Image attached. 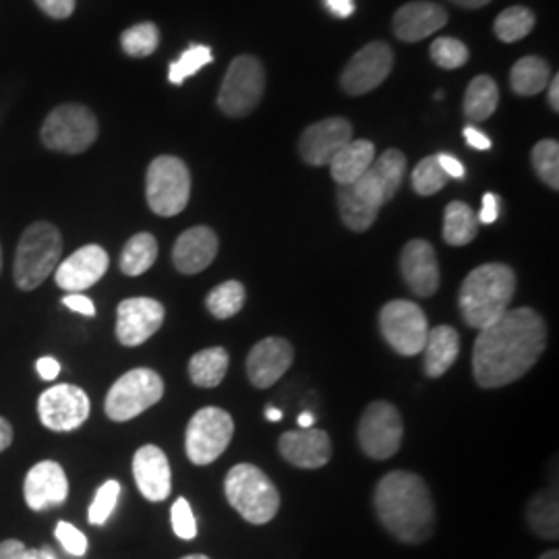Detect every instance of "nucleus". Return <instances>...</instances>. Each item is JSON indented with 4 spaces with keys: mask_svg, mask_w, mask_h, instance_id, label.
<instances>
[{
    "mask_svg": "<svg viewBox=\"0 0 559 559\" xmlns=\"http://www.w3.org/2000/svg\"><path fill=\"white\" fill-rule=\"evenodd\" d=\"M27 547L17 539L4 540L0 543V559H25Z\"/></svg>",
    "mask_w": 559,
    "mask_h": 559,
    "instance_id": "8fccbe9b",
    "label": "nucleus"
},
{
    "mask_svg": "<svg viewBox=\"0 0 559 559\" xmlns=\"http://www.w3.org/2000/svg\"><path fill=\"white\" fill-rule=\"evenodd\" d=\"M376 160V145L371 141L355 140L346 143L338 154L328 164L332 179L340 187L353 185L369 170V166Z\"/></svg>",
    "mask_w": 559,
    "mask_h": 559,
    "instance_id": "bb28decb",
    "label": "nucleus"
},
{
    "mask_svg": "<svg viewBox=\"0 0 559 559\" xmlns=\"http://www.w3.org/2000/svg\"><path fill=\"white\" fill-rule=\"evenodd\" d=\"M62 302H64V307H69L71 311L81 313V316H85V318H94V316H96L94 300L83 297L81 293H71V295H67V297L62 299Z\"/></svg>",
    "mask_w": 559,
    "mask_h": 559,
    "instance_id": "49530a36",
    "label": "nucleus"
},
{
    "mask_svg": "<svg viewBox=\"0 0 559 559\" xmlns=\"http://www.w3.org/2000/svg\"><path fill=\"white\" fill-rule=\"evenodd\" d=\"M235 436V420L218 406H205L198 411L185 433L187 456L195 466H207L221 459Z\"/></svg>",
    "mask_w": 559,
    "mask_h": 559,
    "instance_id": "1a4fd4ad",
    "label": "nucleus"
},
{
    "mask_svg": "<svg viewBox=\"0 0 559 559\" xmlns=\"http://www.w3.org/2000/svg\"><path fill=\"white\" fill-rule=\"evenodd\" d=\"M549 104H551V108L558 112L559 110V78L556 75L554 80H549Z\"/></svg>",
    "mask_w": 559,
    "mask_h": 559,
    "instance_id": "4d7b16f0",
    "label": "nucleus"
},
{
    "mask_svg": "<svg viewBox=\"0 0 559 559\" xmlns=\"http://www.w3.org/2000/svg\"><path fill=\"white\" fill-rule=\"evenodd\" d=\"M164 396V381L152 369L138 367L127 371L122 378L112 383L104 411L106 417L117 423L135 419L147 408L160 402Z\"/></svg>",
    "mask_w": 559,
    "mask_h": 559,
    "instance_id": "6e6552de",
    "label": "nucleus"
},
{
    "mask_svg": "<svg viewBox=\"0 0 559 559\" xmlns=\"http://www.w3.org/2000/svg\"><path fill=\"white\" fill-rule=\"evenodd\" d=\"M0 270H2V253H0Z\"/></svg>",
    "mask_w": 559,
    "mask_h": 559,
    "instance_id": "0e129e2a",
    "label": "nucleus"
},
{
    "mask_svg": "<svg viewBox=\"0 0 559 559\" xmlns=\"http://www.w3.org/2000/svg\"><path fill=\"white\" fill-rule=\"evenodd\" d=\"M353 141V124L342 117L307 127L299 140L300 158L311 166H328L340 150Z\"/></svg>",
    "mask_w": 559,
    "mask_h": 559,
    "instance_id": "a211bd4d",
    "label": "nucleus"
},
{
    "mask_svg": "<svg viewBox=\"0 0 559 559\" xmlns=\"http://www.w3.org/2000/svg\"><path fill=\"white\" fill-rule=\"evenodd\" d=\"M247 299L245 286L239 280H228L218 284L205 299L207 311L216 318V320H230L239 313Z\"/></svg>",
    "mask_w": 559,
    "mask_h": 559,
    "instance_id": "f704fd0d",
    "label": "nucleus"
},
{
    "mask_svg": "<svg viewBox=\"0 0 559 559\" xmlns=\"http://www.w3.org/2000/svg\"><path fill=\"white\" fill-rule=\"evenodd\" d=\"M471 57L468 48L456 38H438L431 44V59L441 69H460Z\"/></svg>",
    "mask_w": 559,
    "mask_h": 559,
    "instance_id": "79ce46f5",
    "label": "nucleus"
},
{
    "mask_svg": "<svg viewBox=\"0 0 559 559\" xmlns=\"http://www.w3.org/2000/svg\"><path fill=\"white\" fill-rule=\"evenodd\" d=\"M394 67V52L383 41H371L348 60L340 75V85L348 96H362L380 87Z\"/></svg>",
    "mask_w": 559,
    "mask_h": 559,
    "instance_id": "ddd939ff",
    "label": "nucleus"
},
{
    "mask_svg": "<svg viewBox=\"0 0 559 559\" xmlns=\"http://www.w3.org/2000/svg\"><path fill=\"white\" fill-rule=\"evenodd\" d=\"M551 80L549 64L539 57L520 59L510 73V85L519 96H537Z\"/></svg>",
    "mask_w": 559,
    "mask_h": 559,
    "instance_id": "473e14b6",
    "label": "nucleus"
},
{
    "mask_svg": "<svg viewBox=\"0 0 559 559\" xmlns=\"http://www.w3.org/2000/svg\"><path fill=\"white\" fill-rule=\"evenodd\" d=\"M498 104H500V90L496 81L487 75H479L471 81L464 94V115L468 119L475 122L489 119L498 110Z\"/></svg>",
    "mask_w": 559,
    "mask_h": 559,
    "instance_id": "7c9ffc66",
    "label": "nucleus"
},
{
    "mask_svg": "<svg viewBox=\"0 0 559 559\" xmlns=\"http://www.w3.org/2000/svg\"><path fill=\"white\" fill-rule=\"evenodd\" d=\"M406 173V158L400 150H388L380 158H376L369 170L350 187L362 200L369 201L381 210L385 203L396 198L400 185Z\"/></svg>",
    "mask_w": 559,
    "mask_h": 559,
    "instance_id": "2eb2a0df",
    "label": "nucleus"
},
{
    "mask_svg": "<svg viewBox=\"0 0 559 559\" xmlns=\"http://www.w3.org/2000/svg\"><path fill=\"white\" fill-rule=\"evenodd\" d=\"M533 166L537 170L540 180L551 187L554 191L559 189V143L556 140H543L533 147Z\"/></svg>",
    "mask_w": 559,
    "mask_h": 559,
    "instance_id": "4c0bfd02",
    "label": "nucleus"
},
{
    "mask_svg": "<svg viewBox=\"0 0 559 559\" xmlns=\"http://www.w3.org/2000/svg\"><path fill=\"white\" fill-rule=\"evenodd\" d=\"M25 559H57L50 547H41V549H27Z\"/></svg>",
    "mask_w": 559,
    "mask_h": 559,
    "instance_id": "6e6d98bb",
    "label": "nucleus"
},
{
    "mask_svg": "<svg viewBox=\"0 0 559 559\" xmlns=\"http://www.w3.org/2000/svg\"><path fill=\"white\" fill-rule=\"evenodd\" d=\"M170 519H173V528H175V535L179 539L191 540L198 537V522L193 516V510L189 506V501L185 498H179L175 501L173 510H170Z\"/></svg>",
    "mask_w": 559,
    "mask_h": 559,
    "instance_id": "37998d69",
    "label": "nucleus"
},
{
    "mask_svg": "<svg viewBox=\"0 0 559 559\" xmlns=\"http://www.w3.org/2000/svg\"><path fill=\"white\" fill-rule=\"evenodd\" d=\"M460 353L459 332L450 325H438L429 330L427 342L423 348L425 355V373L429 378H441L456 362Z\"/></svg>",
    "mask_w": 559,
    "mask_h": 559,
    "instance_id": "a878e982",
    "label": "nucleus"
},
{
    "mask_svg": "<svg viewBox=\"0 0 559 559\" xmlns=\"http://www.w3.org/2000/svg\"><path fill=\"white\" fill-rule=\"evenodd\" d=\"M526 522L531 531L545 540L559 537V501L556 489H543L535 493L526 508Z\"/></svg>",
    "mask_w": 559,
    "mask_h": 559,
    "instance_id": "cd10ccee",
    "label": "nucleus"
},
{
    "mask_svg": "<svg viewBox=\"0 0 559 559\" xmlns=\"http://www.w3.org/2000/svg\"><path fill=\"white\" fill-rule=\"evenodd\" d=\"M230 357L226 348L212 346L195 353L189 360V378L200 388H216L226 378Z\"/></svg>",
    "mask_w": 559,
    "mask_h": 559,
    "instance_id": "c756f323",
    "label": "nucleus"
},
{
    "mask_svg": "<svg viewBox=\"0 0 559 559\" xmlns=\"http://www.w3.org/2000/svg\"><path fill=\"white\" fill-rule=\"evenodd\" d=\"M55 535H57V539H59L64 551H69V554L75 556V558H83V556H85V551H87V539H85V535L81 533L80 528H75L71 522L60 520L59 524H57Z\"/></svg>",
    "mask_w": 559,
    "mask_h": 559,
    "instance_id": "c03bdc74",
    "label": "nucleus"
},
{
    "mask_svg": "<svg viewBox=\"0 0 559 559\" xmlns=\"http://www.w3.org/2000/svg\"><path fill=\"white\" fill-rule=\"evenodd\" d=\"M535 21H537L535 20V13L531 9H526V7H510L496 20L493 32H496V36L501 41L512 44V41L526 38L533 32Z\"/></svg>",
    "mask_w": 559,
    "mask_h": 559,
    "instance_id": "c9c22d12",
    "label": "nucleus"
},
{
    "mask_svg": "<svg viewBox=\"0 0 559 559\" xmlns=\"http://www.w3.org/2000/svg\"><path fill=\"white\" fill-rule=\"evenodd\" d=\"M108 263H110L108 253L102 249L100 245H85L57 265V272H55L57 286L67 290L69 295L83 293L92 288L98 280L104 278Z\"/></svg>",
    "mask_w": 559,
    "mask_h": 559,
    "instance_id": "6ab92c4d",
    "label": "nucleus"
},
{
    "mask_svg": "<svg viewBox=\"0 0 559 559\" xmlns=\"http://www.w3.org/2000/svg\"><path fill=\"white\" fill-rule=\"evenodd\" d=\"M224 493L228 503L251 524H267L278 514V489L253 464L233 466L224 480Z\"/></svg>",
    "mask_w": 559,
    "mask_h": 559,
    "instance_id": "20e7f679",
    "label": "nucleus"
},
{
    "mask_svg": "<svg viewBox=\"0 0 559 559\" xmlns=\"http://www.w3.org/2000/svg\"><path fill=\"white\" fill-rule=\"evenodd\" d=\"M539 559H559L558 549H551V551H547V554H543Z\"/></svg>",
    "mask_w": 559,
    "mask_h": 559,
    "instance_id": "680f3d73",
    "label": "nucleus"
},
{
    "mask_svg": "<svg viewBox=\"0 0 559 559\" xmlns=\"http://www.w3.org/2000/svg\"><path fill=\"white\" fill-rule=\"evenodd\" d=\"M98 140V120L81 104H62L41 124V141L60 154H81Z\"/></svg>",
    "mask_w": 559,
    "mask_h": 559,
    "instance_id": "0eeeda50",
    "label": "nucleus"
},
{
    "mask_svg": "<svg viewBox=\"0 0 559 559\" xmlns=\"http://www.w3.org/2000/svg\"><path fill=\"white\" fill-rule=\"evenodd\" d=\"M438 158V164L441 166V170L445 173V177L450 179H462L464 177V166H462V162L459 158H454V156H450V154H440V156H436Z\"/></svg>",
    "mask_w": 559,
    "mask_h": 559,
    "instance_id": "09e8293b",
    "label": "nucleus"
},
{
    "mask_svg": "<svg viewBox=\"0 0 559 559\" xmlns=\"http://www.w3.org/2000/svg\"><path fill=\"white\" fill-rule=\"evenodd\" d=\"M36 369H38L41 380L52 381L59 378V360L52 359V357H41V359L36 362Z\"/></svg>",
    "mask_w": 559,
    "mask_h": 559,
    "instance_id": "3c124183",
    "label": "nucleus"
},
{
    "mask_svg": "<svg viewBox=\"0 0 559 559\" xmlns=\"http://www.w3.org/2000/svg\"><path fill=\"white\" fill-rule=\"evenodd\" d=\"M62 253L59 228L48 222H36L21 235L13 278L21 290H36L57 265Z\"/></svg>",
    "mask_w": 559,
    "mask_h": 559,
    "instance_id": "39448f33",
    "label": "nucleus"
},
{
    "mask_svg": "<svg viewBox=\"0 0 559 559\" xmlns=\"http://www.w3.org/2000/svg\"><path fill=\"white\" fill-rule=\"evenodd\" d=\"M90 399L87 394L71 383H59L46 390L38 400V415L41 425L50 431L69 433L80 429L90 417Z\"/></svg>",
    "mask_w": 559,
    "mask_h": 559,
    "instance_id": "4468645a",
    "label": "nucleus"
},
{
    "mask_svg": "<svg viewBox=\"0 0 559 559\" xmlns=\"http://www.w3.org/2000/svg\"><path fill=\"white\" fill-rule=\"evenodd\" d=\"M119 496V480H106V483L102 485L100 489H98V493H96V498L92 501V506H90V512H87V520H90V524H94V526H102V524H106L108 519L112 516L115 508H117Z\"/></svg>",
    "mask_w": 559,
    "mask_h": 559,
    "instance_id": "a19ab883",
    "label": "nucleus"
},
{
    "mask_svg": "<svg viewBox=\"0 0 559 559\" xmlns=\"http://www.w3.org/2000/svg\"><path fill=\"white\" fill-rule=\"evenodd\" d=\"M160 44V32L154 23H138L120 36V46L129 57L143 59L156 52Z\"/></svg>",
    "mask_w": 559,
    "mask_h": 559,
    "instance_id": "e433bc0d",
    "label": "nucleus"
},
{
    "mask_svg": "<svg viewBox=\"0 0 559 559\" xmlns=\"http://www.w3.org/2000/svg\"><path fill=\"white\" fill-rule=\"evenodd\" d=\"M218 255V237L207 226H195L180 235L173 249V263L180 274H200Z\"/></svg>",
    "mask_w": 559,
    "mask_h": 559,
    "instance_id": "b1692460",
    "label": "nucleus"
},
{
    "mask_svg": "<svg viewBox=\"0 0 559 559\" xmlns=\"http://www.w3.org/2000/svg\"><path fill=\"white\" fill-rule=\"evenodd\" d=\"M516 295V274L506 263L475 267L460 286V313L471 328L485 330L500 320Z\"/></svg>",
    "mask_w": 559,
    "mask_h": 559,
    "instance_id": "7ed1b4c3",
    "label": "nucleus"
},
{
    "mask_svg": "<svg viewBox=\"0 0 559 559\" xmlns=\"http://www.w3.org/2000/svg\"><path fill=\"white\" fill-rule=\"evenodd\" d=\"M293 360L295 348L288 340L276 336L261 340L247 357V378L255 388L265 390L274 385L290 369Z\"/></svg>",
    "mask_w": 559,
    "mask_h": 559,
    "instance_id": "aec40b11",
    "label": "nucleus"
},
{
    "mask_svg": "<svg viewBox=\"0 0 559 559\" xmlns=\"http://www.w3.org/2000/svg\"><path fill=\"white\" fill-rule=\"evenodd\" d=\"M23 493L34 512H44L64 503L69 496V480L59 462H38L25 477Z\"/></svg>",
    "mask_w": 559,
    "mask_h": 559,
    "instance_id": "412c9836",
    "label": "nucleus"
},
{
    "mask_svg": "<svg viewBox=\"0 0 559 559\" xmlns=\"http://www.w3.org/2000/svg\"><path fill=\"white\" fill-rule=\"evenodd\" d=\"M182 559H210L207 556H201V554H195V556H187V558Z\"/></svg>",
    "mask_w": 559,
    "mask_h": 559,
    "instance_id": "e2e57ef3",
    "label": "nucleus"
},
{
    "mask_svg": "<svg viewBox=\"0 0 559 559\" xmlns=\"http://www.w3.org/2000/svg\"><path fill=\"white\" fill-rule=\"evenodd\" d=\"M477 218H479V224H493L498 221V198L493 193L483 195V207H480Z\"/></svg>",
    "mask_w": 559,
    "mask_h": 559,
    "instance_id": "de8ad7c7",
    "label": "nucleus"
},
{
    "mask_svg": "<svg viewBox=\"0 0 559 559\" xmlns=\"http://www.w3.org/2000/svg\"><path fill=\"white\" fill-rule=\"evenodd\" d=\"M133 477L147 501H164L173 491L170 462L158 445H143L135 452Z\"/></svg>",
    "mask_w": 559,
    "mask_h": 559,
    "instance_id": "5701e85b",
    "label": "nucleus"
},
{
    "mask_svg": "<svg viewBox=\"0 0 559 559\" xmlns=\"http://www.w3.org/2000/svg\"><path fill=\"white\" fill-rule=\"evenodd\" d=\"M402 438L404 423L394 404L378 400L365 408L359 423V443L369 459H392L402 445Z\"/></svg>",
    "mask_w": 559,
    "mask_h": 559,
    "instance_id": "f8f14e48",
    "label": "nucleus"
},
{
    "mask_svg": "<svg viewBox=\"0 0 559 559\" xmlns=\"http://www.w3.org/2000/svg\"><path fill=\"white\" fill-rule=\"evenodd\" d=\"M454 4H459L462 9H480L485 4H489L491 0H452Z\"/></svg>",
    "mask_w": 559,
    "mask_h": 559,
    "instance_id": "13d9d810",
    "label": "nucleus"
},
{
    "mask_svg": "<svg viewBox=\"0 0 559 559\" xmlns=\"http://www.w3.org/2000/svg\"><path fill=\"white\" fill-rule=\"evenodd\" d=\"M265 419L272 420V423H278L280 419H282V411H278V408H265Z\"/></svg>",
    "mask_w": 559,
    "mask_h": 559,
    "instance_id": "052dcab7",
    "label": "nucleus"
},
{
    "mask_svg": "<svg viewBox=\"0 0 559 559\" xmlns=\"http://www.w3.org/2000/svg\"><path fill=\"white\" fill-rule=\"evenodd\" d=\"M265 92V71L255 57L242 55L230 62L218 94V108L226 117L251 115Z\"/></svg>",
    "mask_w": 559,
    "mask_h": 559,
    "instance_id": "9d476101",
    "label": "nucleus"
},
{
    "mask_svg": "<svg viewBox=\"0 0 559 559\" xmlns=\"http://www.w3.org/2000/svg\"><path fill=\"white\" fill-rule=\"evenodd\" d=\"M479 218L464 201H452L443 214V240L452 247H464L477 239Z\"/></svg>",
    "mask_w": 559,
    "mask_h": 559,
    "instance_id": "c85d7f7f",
    "label": "nucleus"
},
{
    "mask_svg": "<svg viewBox=\"0 0 559 559\" xmlns=\"http://www.w3.org/2000/svg\"><path fill=\"white\" fill-rule=\"evenodd\" d=\"M13 443V427L7 419L0 417V452H4Z\"/></svg>",
    "mask_w": 559,
    "mask_h": 559,
    "instance_id": "5fc2aeb1",
    "label": "nucleus"
},
{
    "mask_svg": "<svg viewBox=\"0 0 559 559\" xmlns=\"http://www.w3.org/2000/svg\"><path fill=\"white\" fill-rule=\"evenodd\" d=\"M400 272L413 295L429 299L440 290V265L431 242L415 239L406 242L400 255Z\"/></svg>",
    "mask_w": 559,
    "mask_h": 559,
    "instance_id": "f3484780",
    "label": "nucleus"
},
{
    "mask_svg": "<svg viewBox=\"0 0 559 559\" xmlns=\"http://www.w3.org/2000/svg\"><path fill=\"white\" fill-rule=\"evenodd\" d=\"M380 330L381 336L399 355L415 357L425 348L429 321L417 302L390 300L388 305L381 307Z\"/></svg>",
    "mask_w": 559,
    "mask_h": 559,
    "instance_id": "9b49d317",
    "label": "nucleus"
},
{
    "mask_svg": "<svg viewBox=\"0 0 559 559\" xmlns=\"http://www.w3.org/2000/svg\"><path fill=\"white\" fill-rule=\"evenodd\" d=\"M191 195V175L177 156H160L150 164L145 177V198L154 214L173 218L180 214Z\"/></svg>",
    "mask_w": 559,
    "mask_h": 559,
    "instance_id": "423d86ee",
    "label": "nucleus"
},
{
    "mask_svg": "<svg viewBox=\"0 0 559 559\" xmlns=\"http://www.w3.org/2000/svg\"><path fill=\"white\" fill-rule=\"evenodd\" d=\"M338 210L344 226L353 233L369 230L380 216V210L357 195L350 185H344L338 189Z\"/></svg>",
    "mask_w": 559,
    "mask_h": 559,
    "instance_id": "2f4dec72",
    "label": "nucleus"
},
{
    "mask_svg": "<svg viewBox=\"0 0 559 559\" xmlns=\"http://www.w3.org/2000/svg\"><path fill=\"white\" fill-rule=\"evenodd\" d=\"M300 429H311L313 427V415L311 413H302L299 417Z\"/></svg>",
    "mask_w": 559,
    "mask_h": 559,
    "instance_id": "bf43d9fd",
    "label": "nucleus"
},
{
    "mask_svg": "<svg viewBox=\"0 0 559 559\" xmlns=\"http://www.w3.org/2000/svg\"><path fill=\"white\" fill-rule=\"evenodd\" d=\"M464 140L468 141L475 150H489L491 147V140L485 133H480L479 129H475V127H466L464 129Z\"/></svg>",
    "mask_w": 559,
    "mask_h": 559,
    "instance_id": "603ef678",
    "label": "nucleus"
},
{
    "mask_svg": "<svg viewBox=\"0 0 559 559\" xmlns=\"http://www.w3.org/2000/svg\"><path fill=\"white\" fill-rule=\"evenodd\" d=\"M214 60L212 48L210 46H191L189 50H185L179 59L175 60L168 69V80L175 85H180L182 81L193 78L195 73H200L205 64H210Z\"/></svg>",
    "mask_w": 559,
    "mask_h": 559,
    "instance_id": "58836bf2",
    "label": "nucleus"
},
{
    "mask_svg": "<svg viewBox=\"0 0 559 559\" xmlns=\"http://www.w3.org/2000/svg\"><path fill=\"white\" fill-rule=\"evenodd\" d=\"M445 182H448V177L441 170L436 156H429V158L420 160L417 168L413 170V189L423 198L436 195L438 191L445 187Z\"/></svg>",
    "mask_w": 559,
    "mask_h": 559,
    "instance_id": "ea45409f",
    "label": "nucleus"
},
{
    "mask_svg": "<svg viewBox=\"0 0 559 559\" xmlns=\"http://www.w3.org/2000/svg\"><path fill=\"white\" fill-rule=\"evenodd\" d=\"M325 7L336 15V17H348L355 13V2L353 0H325Z\"/></svg>",
    "mask_w": 559,
    "mask_h": 559,
    "instance_id": "864d4df0",
    "label": "nucleus"
},
{
    "mask_svg": "<svg viewBox=\"0 0 559 559\" xmlns=\"http://www.w3.org/2000/svg\"><path fill=\"white\" fill-rule=\"evenodd\" d=\"M164 305L147 297L120 300L117 309V338L122 346H140L152 338L164 323Z\"/></svg>",
    "mask_w": 559,
    "mask_h": 559,
    "instance_id": "dca6fc26",
    "label": "nucleus"
},
{
    "mask_svg": "<svg viewBox=\"0 0 559 559\" xmlns=\"http://www.w3.org/2000/svg\"><path fill=\"white\" fill-rule=\"evenodd\" d=\"M376 512L383 528L400 543L420 545L436 531V503L427 483L408 471L388 473L378 483Z\"/></svg>",
    "mask_w": 559,
    "mask_h": 559,
    "instance_id": "f03ea898",
    "label": "nucleus"
},
{
    "mask_svg": "<svg viewBox=\"0 0 559 559\" xmlns=\"http://www.w3.org/2000/svg\"><path fill=\"white\" fill-rule=\"evenodd\" d=\"M278 448L282 459L305 471H316L332 460V440L321 429L286 431Z\"/></svg>",
    "mask_w": 559,
    "mask_h": 559,
    "instance_id": "4be33fe9",
    "label": "nucleus"
},
{
    "mask_svg": "<svg viewBox=\"0 0 559 559\" xmlns=\"http://www.w3.org/2000/svg\"><path fill=\"white\" fill-rule=\"evenodd\" d=\"M445 23L448 11L440 4L425 0L408 2L400 7L394 15V34L400 40L420 41L440 32Z\"/></svg>",
    "mask_w": 559,
    "mask_h": 559,
    "instance_id": "393cba45",
    "label": "nucleus"
},
{
    "mask_svg": "<svg viewBox=\"0 0 559 559\" xmlns=\"http://www.w3.org/2000/svg\"><path fill=\"white\" fill-rule=\"evenodd\" d=\"M36 4L52 20H67L75 11V0H36Z\"/></svg>",
    "mask_w": 559,
    "mask_h": 559,
    "instance_id": "a18cd8bd",
    "label": "nucleus"
},
{
    "mask_svg": "<svg viewBox=\"0 0 559 559\" xmlns=\"http://www.w3.org/2000/svg\"><path fill=\"white\" fill-rule=\"evenodd\" d=\"M547 346V323L531 307L508 309L480 330L473 350V373L480 388L496 390L524 378Z\"/></svg>",
    "mask_w": 559,
    "mask_h": 559,
    "instance_id": "f257e3e1",
    "label": "nucleus"
},
{
    "mask_svg": "<svg viewBox=\"0 0 559 559\" xmlns=\"http://www.w3.org/2000/svg\"><path fill=\"white\" fill-rule=\"evenodd\" d=\"M158 260V240L150 233H140L127 240L120 253V270L127 276L145 274Z\"/></svg>",
    "mask_w": 559,
    "mask_h": 559,
    "instance_id": "72a5a7b5",
    "label": "nucleus"
}]
</instances>
